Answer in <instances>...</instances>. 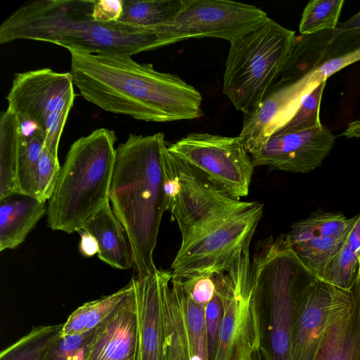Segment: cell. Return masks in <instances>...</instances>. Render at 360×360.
Wrapping results in <instances>:
<instances>
[{
    "instance_id": "1",
    "label": "cell",
    "mask_w": 360,
    "mask_h": 360,
    "mask_svg": "<svg viewBox=\"0 0 360 360\" xmlns=\"http://www.w3.org/2000/svg\"><path fill=\"white\" fill-rule=\"evenodd\" d=\"M69 52L74 85L85 100L105 111L155 122L203 115L200 93L176 75L127 55Z\"/></svg>"
},
{
    "instance_id": "2",
    "label": "cell",
    "mask_w": 360,
    "mask_h": 360,
    "mask_svg": "<svg viewBox=\"0 0 360 360\" xmlns=\"http://www.w3.org/2000/svg\"><path fill=\"white\" fill-rule=\"evenodd\" d=\"M96 0H35L19 6L0 25V44L28 39L91 54H134L164 46L154 28L94 15Z\"/></svg>"
},
{
    "instance_id": "3",
    "label": "cell",
    "mask_w": 360,
    "mask_h": 360,
    "mask_svg": "<svg viewBox=\"0 0 360 360\" xmlns=\"http://www.w3.org/2000/svg\"><path fill=\"white\" fill-rule=\"evenodd\" d=\"M165 135L129 134L116 149L109 199L129 242L138 276L157 270L153 253L166 210L162 152Z\"/></svg>"
},
{
    "instance_id": "4",
    "label": "cell",
    "mask_w": 360,
    "mask_h": 360,
    "mask_svg": "<svg viewBox=\"0 0 360 360\" xmlns=\"http://www.w3.org/2000/svg\"><path fill=\"white\" fill-rule=\"evenodd\" d=\"M312 274L292 248L287 234L271 236L257 245L250 263V302L259 349L264 360H290L295 294Z\"/></svg>"
},
{
    "instance_id": "5",
    "label": "cell",
    "mask_w": 360,
    "mask_h": 360,
    "mask_svg": "<svg viewBox=\"0 0 360 360\" xmlns=\"http://www.w3.org/2000/svg\"><path fill=\"white\" fill-rule=\"evenodd\" d=\"M116 139L112 130L100 128L71 145L48 203L52 230L77 232L110 202Z\"/></svg>"
},
{
    "instance_id": "6",
    "label": "cell",
    "mask_w": 360,
    "mask_h": 360,
    "mask_svg": "<svg viewBox=\"0 0 360 360\" xmlns=\"http://www.w3.org/2000/svg\"><path fill=\"white\" fill-rule=\"evenodd\" d=\"M295 39L294 31L269 18L230 42L222 91L237 110H256L288 63Z\"/></svg>"
},
{
    "instance_id": "7",
    "label": "cell",
    "mask_w": 360,
    "mask_h": 360,
    "mask_svg": "<svg viewBox=\"0 0 360 360\" xmlns=\"http://www.w3.org/2000/svg\"><path fill=\"white\" fill-rule=\"evenodd\" d=\"M169 153L176 181L165 206L179 226L180 247H185L225 229L250 202L226 195L188 163Z\"/></svg>"
},
{
    "instance_id": "8",
    "label": "cell",
    "mask_w": 360,
    "mask_h": 360,
    "mask_svg": "<svg viewBox=\"0 0 360 360\" xmlns=\"http://www.w3.org/2000/svg\"><path fill=\"white\" fill-rule=\"evenodd\" d=\"M75 98L71 73L46 68L15 75L6 96L7 109L22 125L39 130L44 136V147L58 153Z\"/></svg>"
},
{
    "instance_id": "9",
    "label": "cell",
    "mask_w": 360,
    "mask_h": 360,
    "mask_svg": "<svg viewBox=\"0 0 360 360\" xmlns=\"http://www.w3.org/2000/svg\"><path fill=\"white\" fill-rule=\"evenodd\" d=\"M167 148L226 195H248L255 165L239 136L194 132Z\"/></svg>"
},
{
    "instance_id": "10",
    "label": "cell",
    "mask_w": 360,
    "mask_h": 360,
    "mask_svg": "<svg viewBox=\"0 0 360 360\" xmlns=\"http://www.w3.org/2000/svg\"><path fill=\"white\" fill-rule=\"evenodd\" d=\"M183 8L171 20L154 28L164 46L191 39L212 37L229 42L268 18L251 4L229 0H183Z\"/></svg>"
},
{
    "instance_id": "11",
    "label": "cell",
    "mask_w": 360,
    "mask_h": 360,
    "mask_svg": "<svg viewBox=\"0 0 360 360\" xmlns=\"http://www.w3.org/2000/svg\"><path fill=\"white\" fill-rule=\"evenodd\" d=\"M352 291L308 277L295 294L290 336V360H314L322 337Z\"/></svg>"
},
{
    "instance_id": "12",
    "label": "cell",
    "mask_w": 360,
    "mask_h": 360,
    "mask_svg": "<svg viewBox=\"0 0 360 360\" xmlns=\"http://www.w3.org/2000/svg\"><path fill=\"white\" fill-rule=\"evenodd\" d=\"M214 279L224 309L214 360H250L259 348L257 328L250 297L240 291L234 262L228 271L214 273Z\"/></svg>"
},
{
    "instance_id": "13",
    "label": "cell",
    "mask_w": 360,
    "mask_h": 360,
    "mask_svg": "<svg viewBox=\"0 0 360 360\" xmlns=\"http://www.w3.org/2000/svg\"><path fill=\"white\" fill-rule=\"evenodd\" d=\"M335 136L323 125L300 131L272 135L250 155L256 166L292 173H308L319 167L330 154Z\"/></svg>"
},
{
    "instance_id": "14",
    "label": "cell",
    "mask_w": 360,
    "mask_h": 360,
    "mask_svg": "<svg viewBox=\"0 0 360 360\" xmlns=\"http://www.w3.org/2000/svg\"><path fill=\"white\" fill-rule=\"evenodd\" d=\"M356 217L319 211L291 226L287 235L292 248L318 278H323Z\"/></svg>"
},
{
    "instance_id": "15",
    "label": "cell",
    "mask_w": 360,
    "mask_h": 360,
    "mask_svg": "<svg viewBox=\"0 0 360 360\" xmlns=\"http://www.w3.org/2000/svg\"><path fill=\"white\" fill-rule=\"evenodd\" d=\"M321 82L312 72L298 79L272 86L256 110L244 115L239 137L250 155L259 150L292 117L304 97Z\"/></svg>"
},
{
    "instance_id": "16",
    "label": "cell",
    "mask_w": 360,
    "mask_h": 360,
    "mask_svg": "<svg viewBox=\"0 0 360 360\" xmlns=\"http://www.w3.org/2000/svg\"><path fill=\"white\" fill-rule=\"evenodd\" d=\"M171 271L158 269L133 281L137 309L136 360H169L163 315V290Z\"/></svg>"
},
{
    "instance_id": "17",
    "label": "cell",
    "mask_w": 360,
    "mask_h": 360,
    "mask_svg": "<svg viewBox=\"0 0 360 360\" xmlns=\"http://www.w3.org/2000/svg\"><path fill=\"white\" fill-rule=\"evenodd\" d=\"M137 309L134 291L96 330L87 360H136Z\"/></svg>"
},
{
    "instance_id": "18",
    "label": "cell",
    "mask_w": 360,
    "mask_h": 360,
    "mask_svg": "<svg viewBox=\"0 0 360 360\" xmlns=\"http://www.w3.org/2000/svg\"><path fill=\"white\" fill-rule=\"evenodd\" d=\"M351 290L352 300L326 330L314 360H360V297Z\"/></svg>"
},
{
    "instance_id": "19",
    "label": "cell",
    "mask_w": 360,
    "mask_h": 360,
    "mask_svg": "<svg viewBox=\"0 0 360 360\" xmlns=\"http://www.w3.org/2000/svg\"><path fill=\"white\" fill-rule=\"evenodd\" d=\"M92 234L99 245L98 258L111 267L127 270L133 266L132 254L127 233L106 203L82 226Z\"/></svg>"
},
{
    "instance_id": "20",
    "label": "cell",
    "mask_w": 360,
    "mask_h": 360,
    "mask_svg": "<svg viewBox=\"0 0 360 360\" xmlns=\"http://www.w3.org/2000/svg\"><path fill=\"white\" fill-rule=\"evenodd\" d=\"M1 200L0 251L14 249L25 241L28 233L47 212L46 202L19 194Z\"/></svg>"
},
{
    "instance_id": "21",
    "label": "cell",
    "mask_w": 360,
    "mask_h": 360,
    "mask_svg": "<svg viewBox=\"0 0 360 360\" xmlns=\"http://www.w3.org/2000/svg\"><path fill=\"white\" fill-rule=\"evenodd\" d=\"M22 126L8 109L0 116V200L17 194V167Z\"/></svg>"
},
{
    "instance_id": "22",
    "label": "cell",
    "mask_w": 360,
    "mask_h": 360,
    "mask_svg": "<svg viewBox=\"0 0 360 360\" xmlns=\"http://www.w3.org/2000/svg\"><path fill=\"white\" fill-rule=\"evenodd\" d=\"M129 283L118 291L88 302L76 309L63 323L61 336L75 335L93 330L102 323L134 291Z\"/></svg>"
},
{
    "instance_id": "23",
    "label": "cell",
    "mask_w": 360,
    "mask_h": 360,
    "mask_svg": "<svg viewBox=\"0 0 360 360\" xmlns=\"http://www.w3.org/2000/svg\"><path fill=\"white\" fill-rule=\"evenodd\" d=\"M359 256L360 214L321 280L340 289L351 290L359 267Z\"/></svg>"
},
{
    "instance_id": "24",
    "label": "cell",
    "mask_w": 360,
    "mask_h": 360,
    "mask_svg": "<svg viewBox=\"0 0 360 360\" xmlns=\"http://www.w3.org/2000/svg\"><path fill=\"white\" fill-rule=\"evenodd\" d=\"M172 280V279H171ZM167 281L163 290V315L169 360H189L187 330L177 294Z\"/></svg>"
},
{
    "instance_id": "25",
    "label": "cell",
    "mask_w": 360,
    "mask_h": 360,
    "mask_svg": "<svg viewBox=\"0 0 360 360\" xmlns=\"http://www.w3.org/2000/svg\"><path fill=\"white\" fill-rule=\"evenodd\" d=\"M183 0H122L119 21L146 28H156L174 18Z\"/></svg>"
},
{
    "instance_id": "26",
    "label": "cell",
    "mask_w": 360,
    "mask_h": 360,
    "mask_svg": "<svg viewBox=\"0 0 360 360\" xmlns=\"http://www.w3.org/2000/svg\"><path fill=\"white\" fill-rule=\"evenodd\" d=\"M22 129L17 167V194L37 199L39 162L44 136L37 129Z\"/></svg>"
},
{
    "instance_id": "27",
    "label": "cell",
    "mask_w": 360,
    "mask_h": 360,
    "mask_svg": "<svg viewBox=\"0 0 360 360\" xmlns=\"http://www.w3.org/2000/svg\"><path fill=\"white\" fill-rule=\"evenodd\" d=\"M184 313L187 330L189 360H207L205 332V307L191 300L183 288L181 281L172 278Z\"/></svg>"
},
{
    "instance_id": "28",
    "label": "cell",
    "mask_w": 360,
    "mask_h": 360,
    "mask_svg": "<svg viewBox=\"0 0 360 360\" xmlns=\"http://www.w3.org/2000/svg\"><path fill=\"white\" fill-rule=\"evenodd\" d=\"M63 324L38 326L3 349L0 360H44L60 336Z\"/></svg>"
},
{
    "instance_id": "29",
    "label": "cell",
    "mask_w": 360,
    "mask_h": 360,
    "mask_svg": "<svg viewBox=\"0 0 360 360\" xmlns=\"http://www.w3.org/2000/svg\"><path fill=\"white\" fill-rule=\"evenodd\" d=\"M344 0H311L304 7L299 25L302 35L335 30Z\"/></svg>"
},
{
    "instance_id": "30",
    "label": "cell",
    "mask_w": 360,
    "mask_h": 360,
    "mask_svg": "<svg viewBox=\"0 0 360 360\" xmlns=\"http://www.w3.org/2000/svg\"><path fill=\"white\" fill-rule=\"evenodd\" d=\"M326 85V81H323L307 94L292 117L274 134L300 131L321 127L322 124L320 120V105Z\"/></svg>"
},
{
    "instance_id": "31",
    "label": "cell",
    "mask_w": 360,
    "mask_h": 360,
    "mask_svg": "<svg viewBox=\"0 0 360 360\" xmlns=\"http://www.w3.org/2000/svg\"><path fill=\"white\" fill-rule=\"evenodd\" d=\"M96 328L80 334L60 335L44 360H87Z\"/></svg>"
},
{
    "instance_id": "32",
    "label": "cell",
    "mask_w": 360,
    "mask_h": 360,
    "mask_svg": "<svg viewBox=\"0 0 360 360\" xmlns=\"http://www.w3.org/2000/svg\"><path fill=\"white\" fill-rule=\"evenodd\" d=\"M360 60V44L344 46L335 49L329 45L319 65L314 71L316 78L320 81H326L330 76Z\"/></svg>"
},
{
    "instance_id": "33",
    "label": "cell",
    "mask_w": 360,
    "mask_h": 360,
    "mask_svg": "<svg viewBox=\"0 0 360 360\" xmlns=\"http://www.w3.org/2000/svg\"><path fill=\"white\" fill-rule=\"evenodd\" d=\"M61 167L58 156L51 154L43 147L38 169L37 199L41 202L49 200L56 186Z\"/></svg>"
},
{
    "instance_id": "34",
    "label": "cell",
    "mask_w": 360,
    "mask_h": 360,
    "mask_svg": "<svg viewBox=\"0 0 360 360\" xmlns=\"http://www.w3.org/2000/svg\"><path fill=\"white\" fill-rule=\"evenodd\" d=\"M223 301L215 292L212 300L205 307V332L207 360H214L224 317Z\"/></svg>"
},
{
    "instance_id": "35",
    "label": "cell",
    "mask_w": 360,
    "mask_h": 360,
    "mask_svg": "<svg viewBox=\"0 0 360 360\" xmlns=\"http://www.w3.org/2000/svg\"><path fill=\"white\" fill-rule=\"evenodd\" d=\"M181 281L185 291L191 300L199 305L206 307L215 295L214 273L202 274Z\"/></svg>"
},
{
    "instance_id": "36",
    "label": "cell",
    "mask_w": 360,
    "mask_h": 360,
    "mask_svg": "<svg viewBox=\"0 0 360 360\" xmlns=\"http://www.w3.org/2000/svg\"><path fill=\"white\" fill-rule=\"evenodd\" d=\"M122 11V0H96L94 15L98 21L118 20Z\"/></svg>"
},
{
    "instance_id": "37",
    "label": "cell",
    "mask_w": 360,
    "mask_h": 360,
    "mask_svg": "<svg viewBox=\"0 0 360 360\" xmlns=\"http://www.w3.org/2000/svg\"><path fill=\"white\" fill-rule=\"evenodd\" d=\"M78 232L80 235V242L79 250L80 253L86 257H91L98 253L99 245L96 238L91 233L79 229Z\"/></svg>"
},
{
    "instance_id": "38",
    "label": "cell",
    "mask_w": 360,
    "mask_h": 360,
    "mask_svg": "<svg viewBox=\"0 0 360 360\" xmlns=\"http://www.w3.org/2000/svg\"><path fill=\"white\" fill-rule=\"evenodd\" d=\"M360 30V10L347 20L339 23L336 30L340 32H348Z\"/></svg>"
},
{
    "instance_id": "39",
    "label": "cell",
    "mask_w": 360,
    "mask_h": 360,
    "mask_svg": "<svg viewBox=\"0 0 360 360\" xmlns=\"http://www.w3.org/2000/svg\"><path fill=\"white\" fill-rule=\"evenodd\" d=\"M342 135L347 138H360V120L349 122Z\"/></svg>"
},
{
    "instance_id": "40",
    "label": "cell",
    "mask_w": 360,
    "mask_h": 360,
    "mask_svg": "<svg viewBox=\"0 0 360 360\" xmlns=\"http://www.w3.org/2000/svg\"><path fill=\"white\" fill-rule=\"evenodd\" d=\"M353 289L356 292V293L360 297V266L359 267L358 273L355 279L354 284L353 285Z\"/></svg>"
},
{
    "instance_id": "41",
    "label": "cell",
    "mask_w": 360,
    "mask_h": 360,
    "mask_svg": "<svg viewBox=\"0 0 360 360\" xmlns=\"http://www.w3.org/2000/svg\"><path fill=\"white\" fill-rule=\"evenodd\" d=\"M250 360H264L259 348H257L254 350L252 354Z\"/></svg>"
},
{
    "instance_id": "42",
    "label": "cell",
    "mask_w": 360,
    "mask_h": 360,
    "mask_svg": "<svg viewBox=\"0 0 360 360\" xmlns=\"http://www.w3.org/2000/svg\"><path fill=\"white\" fill-rule=\"evenodd\" d=\"M359 266H360V256H359Z\"/></svg>"
}]
</instances>
